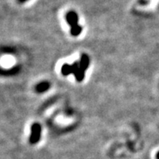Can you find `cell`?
I'll use <instances>...</instances> for the list:
<instances>
[{
	"label": "cell",
	"instance_id": "cell-1",
	"mask_svg": "<svg viewBox=\"0 0 159 159\" xmlns=\"http://www.w3.org/2000/svg\"><path fill=\"white\" fill-rule=\"evenodd\" d=\"M89 56L87 55H83L80 63L75 62L72 65L67 64V63L63 64L61 68V71L63 75H67L71 73L74 74L77 81H82L84 77L86 69L89 67Z\"/></svg>",
	"mask_w": 159,
	"mask_h": 159
},
{
	"label": "cell",
	"instance_id": "cell-2",
	"mask_svg": "<svg viewBox=\"0 0 159 159\" xmlns=\"http://www.w3.org/2000/svg\"><path fill=\"white\" fill-rule=\"evenodd\" d=\"M41 132H42V127L39 124H34L31 127V136H30V141L31 144H36L41 138Z\"/></svg>",
	"mask_w": 159,
	"mask_h": 159
},
{
	"label": "cell",
	"instance_id": "cell-3",
	"mask_svg": "<svg viewBox=\"0 0 159 159\" xmlns=\"http://www.w3.org/2000/svg\"><path fill=\"white\" fill-rule=\"evenodd\" d=\"M66 20L68 23V25L71 26V28H73L75 26H77L78 25V20H79V17L78 15L76 14L75 11H70L67 13L66 15Z\"/></svg>",
	"mask_w": 159,
	"mask_h": 159
},
{
	"label": "cell",
	"instance_id": "cell-4",
	"mask_svg": "<svg viewBox=\"0 0 159 159\" xmlns=\"http://www.w3.org/2000/svg\"><path fill=\"white\" fill-rule=\"evenodd\" d=\"M50 88V83L47 81H43L36 86V90L38 93H43Z\"/></svg>",
	"mask_w": 159,
	"mask_h": 159
},
{
	"label": "cell",
	"instance_id": "cell-5",
	"mask_svg": "<svg viewBox=\"0 0 159 159\" xmlns=\"http://www.w3.org/2000/svg\"><path fill=\"white\" fill-rule=\"evenodd\" d=\"M82 31V28L80 26V25H77V26H75L73 28H71V34L74 37H76V36L80 35V33Z\"/></svg>",
	"mask_w": 159,
	"mask_h": 159
},
{
	"label": "cell",
	"instance_id": "cell-6",
	"mask_svg": "<svg viewBox=\"0 0 159 159\" xmlns=\"http://www.w3.org/2000/svg\"><path fill=\"white\" fill-rule=\"evenodd\" d=\"M20 2H21V3H23V2H26V1H28V0H18Z\"/></svg>",
	"mask_w": 159,
	"mask_h": 159
},
{
	"label": "cell",
	"instance_id": "cell-7",
	"mask_svg": "<svg viewBox=\"0 0 159 159\" xmlns=\"http://www.w3.org/2000/svg\"><path fill=\"white\" fill-rule=\"evenodd\" d=\"M157 159H159V152L157 153Z\"/></svg>",
	"mask_w": 159,
	"mask_h": 159
}]
</instances>
